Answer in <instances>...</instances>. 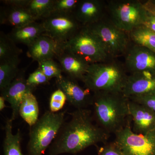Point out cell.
Returning <instances> with one entry per match:
<instances>
[{
	"mask_svg": "<svg viewBox=\"0 0 155 155\" xmlns=\"http://www.w3.org/2000/svg\"><path fill=\"white\" fill-rule=\"evenodd\" d=\"M37 21L25 7L6 6L1 9L0 23L12 26L22 27Z\"/></svg>",
	"mask_w": 155,
	"mask_h": 155,
	"instance_id": "obj_18",
	"label": "cell"
},
{
	"mask_svg": "<svg viewBox=\"0 0 155 155\" xmlns=\"http://www.w3.org/2000/svg\"><path fill=\"white\" fill-rule=\"evenodd\" d=\"M20 59L17 57L0 62V90L5 89L16 78L20 70Z\"/></svg>",
	"mask_w": 155,
	"mask_h": 155,
	"instance_id": "obj_22",
	"label": "cell"
},
{
	"mask_svg": "<svg viewBox=\"0 0 155 155\" xmlns=\"http://www.w3.org/2000/svg\"><path fill=\"white\" fill-rule=\"evenodd\" d=\"M50 80L38 68L26 78L27 84L35 88L38 85L48 83Z\"/></svg>",
	"mask_w": 155,
	"mask_h": 155,
	"instance_id": "obj_29",
	"label": "cell"
},
{
	"mask_svg": "<svg viewBox=\"0 0 155 155\" xmlns=\"http://www.w3.org/2000/svg\"><path fill=\"white\" fill-rule=\"evenodd\" d=\"M5 100L2 96H0V110L2 111L4 108L5 107Z\"/></svg>",
	"mask_w": 155,
	"mask_h": 155,
	"instance_id": "obj_35",
	"label": "cell"
},
{
	"mask_svg": "<svg viewBox=\"0 0 155 155\" xmlns=\"http://www.w3.org/2000/svg\"><path fill=\"white\" fill-rule=\"evenodd\" d=\"M60 45L49 37L43 34L28 47L27 55L38 63L55 58Z\"/></svg>",
	"mask_w": 155,
	"mask_h": 155,
	"instance_id": "obj_17",
	"label": "cell"
},
{
	"mask_svg": "<svg viewBox=\"0 0 155 155\" xmlns=\"http://www.w3.org/2000/svg\"><path fill=\"white\" fill-rule=\"evenodd\" d=\"M85 27L98 38L111 59L125 55L131 45L128 34L116 27L110 20L104 19Z\"/></svg>",
	"mask_w": 155,
	"mask_h": 155,
	"instance_id": "obj_7",
	"label": "cell"
},
{
	"mask_svg": "<svg viewBox=\"0 0 155 155\" xmlns=\"http://www.w3.org/2000/svg\"><path fill=\"white\" fill-rule=\"evenodd\" d=\"M129 109L133 121L132 130L134 133L145 134L155 130V113L130 100H129Z\"/></svg>",
	"mask_w": 155,
	"mask_h": 155,
	"instance_id": "obj_16",
	"label": "cell"
},
{
	"mask_svg": "<svg viewBox=\"0 0 155 155\" xmlns=\"http://www.w3.org/2000/svg\"><path fill=\"white\" fill-rule=\"evenodd\" d=\"M54 0H30L26 8L36 20L49 17L52 12Z\"/></svg>",
	"mask_w": 155,
	"mask_h": 155,
	"instance_id": "obj_25",
	"label": "cell"
},
{
	"mask_svg": "<svg viewBox=\"0 0 155 155\" xmlns=\"http://www.w3.org/2000/svg\"><path fill=\"white\" fill-rule=\"evenodd\" d=\"M29 1L30 0H4L2 1V2L6 5V6L26 8Z\"/></svg>",
	"mask_w": 155,
	"mask_h": 155,
	"instance_id": "obj_32",
	"label": "cell"
},
{
	"mask_svg": "<svg viewBox=\"0 0 155 155\" xmlns=\"http://www.w3.org/2000/svg\"><path fill=\"white\" fill-rule=\"evenodd\" d=\"M124 64L110 59L91 64L82 82L85 88L98 91L122 92L127 76Z\"/></svg>",
	"mask_w": 155,
	"mask_h": 155,
	"instance_id": "obj_3",
	"label": "cell"
},
{
	"mask_svg": "<svg viewBox=\"0 0 155 155\" xmlns=\"http://www.w3.org/2000/svg\"><path fill=\"white\" fill-rule=\"evenodd\" d=\"M129 99L144 106L155 113V94L135 97Z\"/></svg>",
	"mask_w": 155,
	"mask_h": 155,
	"instance_id": "obj_31",
	"label": "cell"
},
{
	"mask_svg": "<svg viewBox=\"0 0 155 155\" xmlns=\"http://www.w3.org/2000/svg\"><path fill=\"white\" fill-rule=\"evenodd\" d=\"M38 69L43 72L49 79L53 78L56 79L60 78L63 76L62 69L59 63L54 61V59H49L39 62Z\"/></svg>",
	"mask_w": 155,
	"mask_h": 155,
	"instance_id": "obj_26",
	"label": "cell"
},
{
	"mask_svg": "<svg viewBox=\"0 0 155 155\" xmlns=\"http://www.w3.org/2000/svg\"><path fill=\"white\" fill-rule=\"evenodd\" d=\"M143 25L155 32V16L148 12L147 17Z\"/></svg>",
	"mask_w": 155,
	"mask_h": 155,
	"instance_id": "obj_33",
	"label": "cell"
},
{
	"mask_svg": "<svg viewBox=\"0 0 155 155\" xmlns=\"http://www.w3.org/2000/svg\"><path fill=\"white\" fill-rule=\"evenodd\" d=\"M77 81L68 76H62L56 79L58 89L64 92L68 102L77 109H85L91 105L93 94L88 89L83 88Z\"/></svg>",
	"mask_w": 155,
	"mask_h": 155,
	"instance_id": "obj_12",
	"label": "cell"
},
{
	"mask_svg": "<svg viewBox=\"0 0 155 155\" xmlns=\"http://www.w3.org/2000/svg\"><path fill=\"white\" fill-rule=\"evenodd\" d=\"M64 122L50 147L49 155L76 154L99 143H105L110 134L94 122L91 112L77 109Z\"/></svg>",
	"mask_w": 155,
	"mask_h": 155,
	"instance_id": "obj_1",
	"label": "cell"
},
{
	"mask_svg": "<svg viewBox=\"0 0 155 155\" xmlns=\"http://www.w3.org/2000/svg\"><path fill=\"white\" fill-rule=\"evenodd\" d=\"M35 88L28 85L26 81L24 70H20L16 78L11 84L1 91V96L10 104L12 109L11 119L15 120L19 115L20 104L25 94L33 91Z\"/></svg>",
	"mask_w": 155,
	"mask_h": 155,
	"instance_id": "obj_13",
	"label": "cell"
},
{
	"mask_svg": "<svg viewBox=\"0 0 155 155\" xmlns=\"http://www.w3.org/2000/svg\"><path fill=\"white\" fill-rule=\"evenodd\" d=\"M110 20L119 29L129 33L144 24L148 11L140 1H112L108 2Z\"/></svg>",
	"mask_w": 155,
	"mask_h": 155,
	"instance_id": "obj_6",
	"label": "cell"
},
{
	"mask_svg": "<svg viewBox=\"0 0 155 155\" xmlns=\"http://www.w3.org/2000/svg\"><path fill=\"white\" fill-rule=\"evenodd\" d=\"M79 0H54L51 14H73Z\"/></svg>",
	"mask_w": 155,
	"mask_h": 155,
	"instance_id": "obj_27",
	"label": "cell"
},
{
	"mask_svg": "<svg viewBox=\"0 0 155 155\" xmlns=\"http://www.w3.org/2000/svg\"><path fill=\"white\" fill-rule=\"evenodd\" d=\"M22 50L4 31L0 32V62L19 57Z\"/></svg>",
	"mask_w": 155,
	"mask_h": 155,
	"instance_id": "obj_24",
	"label": "cell"
},
{
	"mask_svg": "<svg viewBox=\"0 0 155 155\" xmlns=\"http://www.w3.org/2000/svg\"><path fill=\"white\" fill-rule=\"evenodd\" d=\"M45 31L41 22L35 21L22 27L13 28L8 35L16 44H22L28 47Z\"/></svg>",
	"mask_w": 155,
	"mask_h": 155,
	"instance_id": "obj_19",
	"label": "cell"
},
{
	"mask_svg": "<svg viewBox=\"0 0 155 155\" xmlns=\"http://www.w3.org/2000/svg\"><path fill=\"white\" fill-rule=\"evenodd\" d=\"M124 155H155V130L145 134L133 132L130 123L115 134Z\"/></svg>",
	"mask_w": 155,
	"mask_h": 155,
	"instance_id": "obj_8",
	"label": "cell"
},
{
	"mask_svg": "<svg viewBox=\"0 0 155 155\" xmlns=\"http://www.w3.org/2000/svg\"><path fill=\"white\" fill-rule=\"evenodd\" d=\"M98 155H124L116 142L105 143L98 150Z\"/></svg>",
	"mask_w": 155,
	"mask_h": 155,
	"instance_id": "obj_30",
	"label": "cell"
},
{
	"mask_svg": "<svg viewBox=\"0 0 155 155\" xmlns=\"http://www.w3.org/2000/svg\"><path fill=\"white\" fill-rule=\"evenodd\" d=\"M125 66L130 73L142 72L155 73V53L147 48L134 44L125 55Z\"/></svg>",
	"mask_w": 155,
	"mask_h": 155,
	"instance_id": "obj_10",
	"label": "cell"
},
{
	"mask_svg": "<svg viewBox=\"0 0 155 155\" xmlns=\"http://www.w3.org/2000/svg\"><path fill=\"white\" fill-rule=\"evenodd\" d=\"M41 22L45 29L44 35L49 37L60 46L65 44L83 26L73 14L53 13L41 20Z\"/></svg>",
	"mask_w": 155,
	"mask_h": 155,
	"instance_id": "obj_9",
	"label": "cell"
},
{
	"mask_svg": "<svg viewBox=\"0 0 155 155\" xmlns=\"http://www.w3.org/2000/svg\"><path fill=\"white\" fill-rule=\"evenodd\" d=\"M5 137L3 143L4 155H24L21 148V135L18 129L16 134L13 133V121L7 119L5 126Z\"/></svg>",
	"mask_w": 155,
	"mask_h": 155,
	"instance_id": "obj_21",
	"label": "cell"
},
{
	"mask_svg": "<svg viewBox=\"0 0 155 155\" xmlns=\"http://www.w3.org/2000/svg\"><path fill=\"white\" fill-rule=\"evenodd\" d=\"M39 109L36 97L32 91L25 95L20 104L19 115L29 126H32L39 119Z\"/></svg>",
	"mask_w": 155,
	"mask_h": 155,
	"instance_id": "obj_20",
	"label": "cell"
},
{
	"mask_svg": "<svg viewBox=\"0 0 155 155\" xmlns=\"http://www.w3.org/2000/svg\"><path fill=\"white\" fill-rule=\"evenodd\" d=\"M66 111H47L31 126L27 145L28 155H42L51 144L64 124Z\"/></svg>",
	"mask_w": 155,
	"mask_h": 155,
	"instance_id": "obj_4",
	"label": "cell"
},
{
	"mask_svg": "<svg viewBox=\"0 0 155 155\" xmlns=\"http://www.w3.org/2000/svg\"><path fill=\"white\" fill-rule=\"evenodd\" d=\"M60 46L90 64L106 62L112 59L98 38L85 26H82L72 38Z\"/></svg>",
	"mask_w": 155,
	"mask_h": 155,
	"instance_id": "obj_5",
	"label": "cell"
},
{
	"mask_svg": "<svg viewBox=\"0 0 155 155\" xmlns=\"http://www.w3.org/2000/svg\"><path fill=\"white\" fill-rule=\"evenodd\" d=\"M143 4L147 11L155 17V4L151 1H147Z\"/></svg>",
	"mask_w": 155,
	"mask_h": 155,
	"instance_id": "obj_34",
	"label": "cell"
},
{
	"mask_svg": "<svg viewBox=\"0 0 155 155\" xmlns=\"http://www.w3.org/2000/svg\"><path fill=\"white\" fill-rule=\"evenodd\" d=\"M55 58L58 60L62 71L67 76L82 81L91 64L61 46Z\"/></svg>",
	"mask_w": 155,
	"mask_h": 155,
	"instance_id": "obj_14",
	"label": "cell"
},
{
	"mask_svg": "<svg viewBox=\"0 0 155 155\" xmlns=\"http://www.w3.org/2000/svg\"><path fill=\"white\" fill-rule=\"evenodd\" d=\"M134 44L147 48L155 53V32L144 25H140L128 33Z\"/></svg>",
	"mask_w": 155,
	"mask_h": 155,
	"instance_id": "obj_23",
	"label": "cell"
},
{
	"mask_svg": "<svg viewBox=\"0 0 155 155\" xmlns=\"http://www.w3.org/2000/svg\"><path fill=\"white\" fill-rule=\"evenodd\" d=\"M104 2L100 0H79L73 14L83 26L92 25L104 19Z\"/></svg>",
	"mask_w": 155,
	"mask_h": 155,
	"instance_id": "obj_15",
	"label": "cell"
},
{
	"mask_svg": "<svg viewBox=\"0 0 155 155\" xmlns=\"http://www.w3.org/2000/svg\"><path fill=\"white\" fill-rule=\"evenodd\" d=\"M67 97L64 92L58 89L51 95L50 99V111L53 113L60 112L64 107Z\"/></svg>",
	"mask_w": 155,
	"mask_h": 155,
	"instance_id": "obj_28",
	"label": "cell"
},
{
	"mask_svg": "<svg viewBox=\"0 0 155 155\" xmlns=\"http://www.w3.org/2000/svg\"><path fill=\"white\" fill-rule=\"evenodd\" d=\"M129 100L122 92L93 93L91 105L97 124L109 134H115L124 128L131 119Z\"/></svg>",
	"mask_w": 155,
	"mask_h": 155,
	"instance_id": "obj_2",
	"label": "cell"
},
{
	"mask_svg": "<svg viewBox=\"0 0 155 155\" xmlns=\"http://www.w3.org/2000/svg\"><path fill=\"white\" fill-rule=\"evenodd\" d=\"M122 93L128 99L155 94V73H130L127 76Z\"/></svg>",
	"mask_w": 155,
	"mask_h": 155,
	"instance_id": "obj_11",
	"label": "cell"
}]
</instances>
